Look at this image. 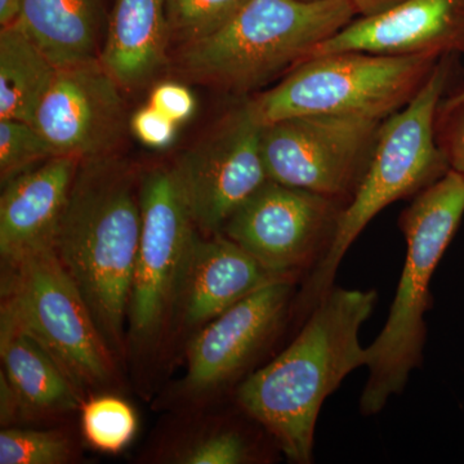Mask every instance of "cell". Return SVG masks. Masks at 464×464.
Masks as SVG:
<instances>
[{"mask_svg": "<svg viewBox=\"0 0 464 464\" xmlns=\"http://www.w3.org/2000/svg\"><path fill=\"white\" fill-rule=\"evenodd\" d=\"M78 458V442L66 430L5 427L0 432V464H69Z\"/></svg>", "mask_w": 464, "mask_h": 464, "instance_id": "obj_23", "label": "cell"}, {"mask_svg": "<svg viewBox=\"0 0 464 464\" xmlns=\"http://www.w3.org/2000/svg\"><path fill=\"white\" fill-rule=\"evenodd\" d=\"M142 232L127 314V359L160 360L174 335L186 261L198 227L172 167L142 174Z\"/></svg>", "mask_w": 464, "mask_h": 464, "instance_id": "obj_8", "label": "cell"}, {"mask_svg": "<svg viewBox=\"0 0 464 464\" xmlns=\"http://www.w3.org/2000/svg\"><path fill=\"white\" fill-rule=\"evenodd\" d=\"M350 51L383 56L464 54V0H404L351 21L307 58Z\"/></svg>", "mask_w": 464, "mask_h": 464, "instance_id": "obj_14", "label": "cell"}, {"mask_svg": "<svg viewBox=\"0 0 464 464\" xmlns=\"http://www.w3.org/2000/svg\"><path fill=\"white\" fill-rule=\"evenodd\" d=\"M297 284H267L195 333L186 348L179 399L201 404L246 380L293 316Z\"/></svg>", "mask_w": 464, "mask_h": 464, "instance_id": "obj_11", "label": "cell"}, {"mask_svg": "<svg viewBox=\"0 0 464 464\" xmlns=\"http://www.w3.org/2000/svg\"><path fill=\"white\" fill-rule=\"evenodd\" d=\"M25 0H0V25H14L23 16Z\"/></svg>", "mask_w": 464, "mask_h": 464, "instance_id": "obj_30", "label": "cell"}, {"mask_svg": "<svg viewBox=\"0 0 464 464\" xmlns=\"http://www.w3.org/2000/svg\"><path fill=\"white\" fill-rule=\"evenodd\" d=\"M449 57L433 67L408 105L382 121L364 177L338 217L328 252L304 280L293 315L306 319L331 292L342 259L375 216L420 194L450 169L438 142L440 106L451 75Z\"/></svg>", "mask_w": 464, "mask_h": 464, "instance_id": "obj_3", "label": "cell"}, {"mask_svg": "<svg viewBox=\"0 0 464 464\" xmlns=\"http://www.w3.org/2000/svg\"><path fill=\"white\" fill-rule=\"evenodd\" d=\"M54 157L60 155L35 125L12 119L0 121V177L3 183Z\"/></svg>", "mask_w": 464, "mask_h": 464, "instance_id": "obj_25", "label": "cell"}, {"mask_svg": "<svg viewBox=\"0 0 464 464\" xmlns=\"http://www.w3.org/2000/svg\"><path fill=\"white\" fill-rule=\"evenodd\" d=\"M58 67L26 32L21 21L0 32V121L34 124Z\"/></svg>", "mask_w": 464, "mask_h": 464, "instance_id": "obj_20", "label": "cell"}, {"mask_svg": "<svg viewBox=\"0 0 464 464\" xmlns=\"http://www.w3.org/2000/svg\"><path fill=\"white\" fill-rule=\"evenodd\" d=\"M462 103H464V85L457 92H454L447 100L442 101L441 106H440V112L449 111V110L457 108V106L462 105Z\"/></svg>", "mask_w": 464, "mask_h": 464, "instance_id": "obj_31", "label": "cell"}, {"mask_svg": "<svg viewBox=\"0 0 464 464\" xmlns=\"http://www.w3.org/2000/svg\"><path fill=\"white\" fill-rule=\"evenodd\" d=\"M79 413L85 441L103 453L116 454L123 450L132 441L139 427L132 406L111 392L90 396Z\"/></svg>", "mask_w": 464, "mask_h": 464, "instance_id": "obj_22", "label": "cell"}, {"mask_svg": "<svg viewBox=\"0 0 464 464\" xmlns=\"http://www.w3.org/2000/svg\"><path fill=\"white\" fill-rule=\"evenodd\" d=\"M248 0H166L169 32L186 44L221 29Z\"/></svg>", "mask_w": 464, "mask_h": 464, "instance_id": "obj_24", "label": "cell"}, {"mask_svg": "<svg viewBox=\"0 0 464 464\" xmlns=\"http://www.w3.org/2000/svg\"><path fill=\"white\" fill-rule=\"evenodd\" d=\"M464 216V179L449 169L424 188L399 218L406 257L389 319L368 353V381L360 413H381L400 395L409 375L422 365L427 328L424 315L432 306L430 283Z\"/></svg>", "mask_w": 464, "mask_h": 464, "instance_id": "obj_4", "label": "cell"}, {"mask_svg": "<svg viewBox=\"0 0 464 464\" xmlns=\"http://www.w3.org/2000/svg\"><path fill=\"white\" fill-rule=\"evenodd\" d=\"M50 351L85 398L119 383V359L53 250L3 262L2 306Z\"/></svg>", "mask_w": 464, "mask_h": 464, "instance_id": "obj_6", "label": "cell"}, {"mask_svg": "<svg viewBox=\"0 0 464 464\" xmlns=\"http://www.w3.org/2000/svg\"><path fill=\"white\" fill-rule=\"evenodd\" d=\"M350 2L353 3L356 14L360 16H373L404 0H350Z\"/></svg>", "mask_w": 464, "mask_h": 464, "instance_id": "obj_29", "label": "cell"}, {"mask_svg": "<svg viewBox=\"0 0 464 464\" xmlns=\"http://www.w3.org/2000/svg\"><path fill=\"white\" fill-rule=\"evenodd\" d=\"M141 179L114 154L82 160L52 248L119 362L127 359L128 302L142 232Z\"/></svg>", "mask_w": 464, "mask_h": 464, "instance_id": "obj_2", "label": "cell"}, {"mask_svg": "<svg viewBox=\"0 0 464 464\" xmlns=\"http://www.w3.org/2000/svg\"><path fill=\"white\" fill-rule=\"evenodd\" d=\"M2 375L14 391L21 420H50L81 411L85 396L41 342L0 310Z\"/></svg>", "mask_w": 464, "mask_h": 464, "instance_id": "obj_17", "label": "cell"}, {"mask_svg": "<svg viewBox=\"0 0 464 464\" xmlns=\"http://www.w3.org/2000/svg\"><path fill=\"white\" fill-rule=\"evenodd\" d=\"M149 105L179 124L194 114L195 99L185 85L167 82L152 90Z\"/></svg>", "mask_w": 464, "mask_h": 464, "instance_id": "obj_28", "label": "cell"}, {"mask_svg": "<svg viewBox=\"0 0 464 464\" xmlns=\"http://www.w3.org/2000/svg\"><path fill=\"white\" fill-rule=\"evenodd\" d=\"M438 142L449 168L464 179V103L449 111H439Z\"/></svg>", "mask_w": 464, "mask_h": 464, "instance_id": "obj_26", "label": "cell"}, {"mask_svg": "<svg viewBox=\"0 0 464 464\" xmlns=\"http://www.w3.org/2000/svg\"><path fill=\"white\" fill-rule=\"evenodd\" d=\"M344 206L268 179L231 216L221 234L271 274L299 283L328 252Z\"/></svg>", "mask_w": 464, "mask_h": 464, "instance_id": "obj_10", "label": "cell"}, {"mask_svg": "<svg viewBox=\"0 0 464 464\" xmlns=\"http://www.w3.org/2000/svg\"><path fill=\"white\" fill-rule=\"evenodd\" d=\"M264 123L249 100L232 109L173 164L188 209L203 234H221L231 216L268 181Z\"/></svg>", "mask_w": 464, "mask_h": 464, "instance_id": "obj_12", "label": "cell"}, {"mask_svg": "<svg viewBox=\"0 0 464 464\" xmlns=\"http://www.w3.org/2000/svg\"><path fill=\"white\" fill-rule=\"evenodd\" d=\"M276 280L224 234L198 230L192 241L177 304L174 335H192L248 295ZM293 282V280H292Z\"/></svg>", "mask_w": 464, "mask_h": 464, "instance_id": "obj_15", "label": "cell"}, {"mask_svg": "<svg viewBox=\"0 0 464 464\" xmlns=\"http://www.w3.org/2000/svg\"><path fill=\"white\" fill-rule=\"evenodd\" d=\"M375 290L333 286L304 319L297 337L237 386V405L273 439L292 463L313 462L317 418L326 398L368 364L360 343L373 313Z\"/></svg>", "mask_w": 464, "mask_h": 464, "instance_id": "obj_1", "label": "cell"}, {"mask_svg": "<svg viewBox=\"0 0 464 464\" xmlns=\"http://www.w3.org/2000/svg\"><path fill=\"white\" fill-rule=\"evenodd\" d=\"M440 60L433 54H323L293 67L282 83L253 101L264 124L320 114L383 121L413 100Z\"/></svg>", "mask_w": 464, "mask_h": 464, "instance_id": "obj_7", "label": "cell"}, {"mask_svg": "<svg viewBox=\"0 0 464 464\" xmlns=\"http://www.w3.org/2000/svg\"><path fill=\"white\" fill-rule=\"evenodd\" d=\"M137 139L152 149H166L173 142L177 124L152 106L140 109L130 121Z\"/></svg>", "mask_w": 464, "mask_h": 464, "instance_id": "obj_27", "label": "cell"}, {"mask_svg": "<svg viewBox=\"0 0 464 464\" xmlns=\"http://www.w3.org/2000/svg\"><path fill=\"white\" fill-rule=\"evenodd\" d=\"M102 0H25L20 21L56 67L97 60Z\"/></svg>", "mask_w": 464, "mask_h": 464, "instance_id": "obj_19", "label": "cell"}, {"mask_svg": "<svg viewBox=\"0 0 464 464\" xmlns=\"http://www.w3.org/2000/svg\"><path fill=\"white\" fill-rule=\"evenodd\" d=\"M381 123L320 114L265 124L262 155L268 179L347 204L364 177Z\"/></svg>", "mask_w": 464, "mask_h": 464, "instance_id": "obj_9", "label": "cell"}, {"mask_svg": "<svg viewBox=\"0 0 464 464\" xmlns=\"http://www.w3.org/2000/svg\"><path fill=\"white\" fill-rule=\"evenodd\" d=\"M81 160L54 157L3 183L2 262L53 248Z\"/></svg>", "mask_w": 464, "mask_h": 464, "instance_id": "obj_16", "label": "cell"}, {"mask_svg": "<svg viewBox=\"0 0 464 464\" xmlns=\"http://www.w3.org/2000/svg\"><path fill=\"white\" fill-rule=\"evenodd\" d=\"M350 0H248L221 29L188 43L183 72L232 92L257 90L350 24Z\"/></svg>", "mask_w": 464, "mask_h": 464, "instance_id": "obj_5", "label": "cell"}, {"mask_svg": "<svg viewBox=\"0 0 464 464\" xmlns=\"http://www.w3.org/2000/svg\"><path fill=\"white\" fill-rule=\"evenodd\" d=\"M119 87L99 58L58 67L34 125L63 157L82 161L112 155L124 132Z\"/></svg>", "mask_w": 464, "mask_h": 464, "instance_id": "obj_13", "label": "cell"}, {"mask_svg": "<svg viewBox=\"0 0 464 464\" xmlns=\"http://www.w3.org/2000/svg\"><path fill=\"white\" fill-rule=\"evenodd\" d=\"M166 0H116L100 61L121 87H141L163 65Z\"/></svg>", "mask_w": 464, "mask_h": 464, "instance_id": "obj_18", "label": "cell"}, {"mask_svg": "<svg viewBox=\"0 0 464 464\" xmlns=\"http://www.w3.org/2000/svg\"><path fill=\"white\" fill-rule=\"evenodd\" d=\"M159 462L170 464H256L270 456L252 430L232 420L185 427L159 449Z\"/></svg>", "mask_w": 464, "mask_h": 464, "instance_id": "obj_21", "label": "cell"}, {"mask_svg": "<svg viewBox=\"0 0 464 464\" xmlns=\"http://www.w3.org/2000/svg\"><path fill=\"white\" fill-rule=\"evenodd\" d=\"M306 2H314V0H306Z\"/></svg>", "mask_w": 464, "mask_h": 464, "instance_id": "obj_32", "label": "cell"}]
</instances>
